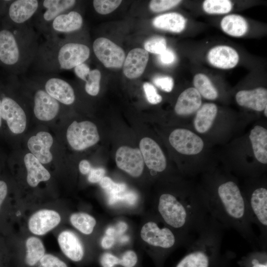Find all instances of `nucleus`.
Masks as SVG:
<instances>
[{
	"label": "nucleus",
	"mask_w": 267,
	"mask_h": 267,
	"mask_svg": "<svg viewBox=\"0 0 267 267\" xmlns=\"http://www.w3.org/2000/svg\"><path fill=\"white\" fill-rule=\"evenodd\" d=\"M206 194L209 213L226 229L237 232L250 245L258 246L243 192L232 178L215 175L206 178Z\"/></svg>",
	"instance_id": "obj_1"
},
{
	"label": "nucleus",
	"mask_w": 267,
	"mask_h": 267,
	"mask_svg": "<svg viewBox=\"0 0 267 267\" xmlns=\"http://www.w3.org/2000/svg\"><path fill=\"white\" fill-rule=\"evenodd\" d=\"M178 196L164 193L159 196L157 210L163 221L173 229L196 236L203 228L210 216L203 188L190 183L183 187Z\"/></svg>",
	"instance_id": "obj_2"
},
{
	"label": "nucleus",
	"mask_w": 267,
	"mask_h": 267,
	"mask_svg": "<svg viewBox=\"0 0 267 267\" xmlns=\"http://www.w3.org/2000/svg\"><path fill=\"white\" fill-rule=\"evenodd\" d=\"M0 30V62L14 74H22L35 59L39 44L29 23Z\"/></svg>",
	"instance_id": "obj_3"
},
{
	"label": "nucleus",
	"mask_w": 267,
	"mask_h": 267,
	"mask_svg": "<svg viewBox=\"0 0 267 267\" xmlns=\"http://www.w3.org/2000/svg\"><path fill=\"white\" fill-rule=\"evenodd\" d=\"M90 53V48L87 44L69 41L67 37L49 35L39 45L34 63L38 70L52 74L70 70L85 62Z\"/></svg>",
	"instance_id": "obj_4"
},
{
	"label": "nucleus",
	"mask_w": 267,
	"mask_h": 267,
	"mask_svg": "<svg viewBox=\"0 0 267 267\" xmlns=\"http://www.w3.org/2000/svg\"><path fill=\"white\" fill-rule=\"evenodd\" d=\"M250 184L243 194L252 223L259 230L258 246L265 250L267 246V188L264 182H255Z\"/></svg>",
	"instance_id": "obj_5"
},
{
	"label": "nucleus",
	"mask_w": 267,
	"mask_h": 267,
	"mask_svg": "<svg viewBox=\"0 0 267 267\" xmlns=\"http://www.w3.org/2000/svg\"><path fill=\"white\" fill-rule=\"evenodd\" d=\"M170 227H160L154 222H149L141 228V238L151 246L167 250L173 248L179 243L187 246L195 236L178 235Z\"/></svg>",
	"instance_id": "obj_6"
},
{
	"label": "nucleus",
	"mask_w": 267,
	"mask_h": 267,
	"mask_svg": "<svg viewBox=\"0 0 267 267\" xmlns=\"http://www.w3.org/2000/svg\"><path fill=\"white\" fill-rule=\"evenodd\" d=\"M66 137L70 146L77 151L91 147L99 140L96 125L89 121L73 122L67 129Z\"/></svg>",
	"instance_id": "obj_7"
},
{
	"label": "nucleus",
	"mask_w": 267,
	"mask_h": 267,
	"mask_svg": "<svg viewBox=\"0 0 267 267\" xmlns=\"http://www.w3.org/2000/svg\"><path fill=\"white\" fill-rule=\"evenodd\" d=\"M76 2L75 0H40V6L35 15L36 27L46 36L53 20L72 8Z\"/></svg>",
	"instance_id": "obj_8"
},
{
	"label": "nucleus",
	"mask_w": 267,
	"mask_h": 267,
	"mask_svg": "<svg viewBox=\"0 0 267 267\" xmlns=\"http://www.w3.org/2000/svg\"><path fill=\"white\" fill-rule=\"evenodd\" d=\"M93 52L97 59L107 68H120L125 59V53L120 46L110 40L100 37L92 44Z\"/></svg>",
	"instance_id": "obj_9"
},
{
	"label": "nucleus",
	"mask_w": 267,
	"mask_h": 267,
	"mask_svg": "<svg viewBox=\"0 0 267 267\" xmlns=\"http://www.w3.org/2000/svg\"><path fill=\"white\" fill-rule=\"evenodd\" d=\"M171 145L178 152L186 155H194L201 152L204 147L202 139L190 130L177 129L170 134Z\"/></svg>",
	"instance_id": "obj_10"
},
{
	"label": "nucleus",
	"mask_w": 267,
	"mask_h": 267,
	"mask_svg": "<svg viewBox=\"0 0 267 267\" xmlns=\"http://www.w3.org/2000/svg\"><path fill=\"white\" fill-rule=\"evenodd\" d=\"M115 161L117 167L133 177L142 173L144 162L138 148L122 146L116 151Z\"/></svg>",
	"instance_id": "obj_11"
},
{
	"label": "nucleus",
	"mask_w": 267,
	"mask_h": 267,
	"mask_svg": "<svg viewBox=\"0 0 267 267\" xmlns=\"http://www.w3.org/2000/svg\"><path fill=\"white\" fill-rule=\"evenodd\" d=\"M1 118L6 121L11 132L15 134L22 133L27 124L26 115L18 102L9 96L1 99Z\"/></svg>",
	"instance_id": "obj_12"
},
{
	"label": "nucleus",
	"mask_w": 267,
	"mask_h": 267,
	"mask_svg": "<svg viewBox=\"0 0 267 267\" xmlns=\"http://www.w3.org/2000/svg\"><path fill=\"white\" fill-rule=\"evenodd\" d=\"M40 76L43 78L44 89L52 97L67 105L74 102V90L68 82L52 74Z\"/></svg>",
	"instance_id": "obj_13"
},
{
	"label": "nucleus",
	"mask_w": 267,
	"mask_h": 267,
	"mask_svg": "<svg viewBox=\"0 0 267 267\" xmlns=\"http://www.w3.org/2000/svg\"><path fill=\"white\" fill-rule=\"evenodd\" d=\"M139 150L144 162L148 169L162 172L167 167L165 156L158 144L153 139L145 137L140 141Z\"/></svg>",
	"instance_id": "obj_14"
},
{
	"label": "nucleus",
	"mask_w": 267,
	"mask_h": 267,
	"mask_svg": "<svg viewBox=\"0 0 267 267\" xmlns=\"http://www.w3.org/2000/svg\"><path fill=\"white\" fill-rule=\"evenodd\" d=\"M33 111L39 120L48 121L58 114L59 102L49 95L44 89H38L35 91L34 98Z\"/></svg>",
	"instance_id": "obj_15"
},
{
	"label": "nucleus",
	"mask_w": 267,
	"mask_h": 267,
	"mask_svg": "<svg viewBox=\"0 0 267 267\" xmlns=\"http://www.w3.org/2000/svg\"><path fill=\"white\" fill-rule=\"evenodd\" d=\"M83 19L78 12L70 10L57 16L51 22L46 36L68 35L79 30L82 27Z\"/></svg>",
	"instance_id": "obj_16"
},
{
	"label": "nucleus",
	"mask_w": 267,
	"mask_h": 267,
	"mask_svg": "<svg viewBox=\"0 0 267 267\" xmlns=\"http://www.w3.org/2000/svg\"><path fill=\"white\" fill-rule=\"evenodd\" d=\"M207 59L212 66L221 69H230L238 63L239 56L233 47L218 45L211 48L207 53Z\"/></svg>",
	"instance_id": "obj_17"
},
{
	"label": "nucleus",
	"mask_w": 267,
	"mask_h": 267,
	"mask_svg": "<svg viewBox=\"0 0 267 267\" xmlns=\"http://www.w3.org/2000/svg\"><path fill=\"white\" fill-rule=\"evenodd\" d=\"M40 0H15L10 2L8 16L12 24L20 25L27 23L36 14Z\"/></svg>",
	"instance_id": "obj_18"
},
{
	"label": "nucleus",
	"mask_w": 267,
	"mask_h": 267,
	"mask_svg": "<svg viewBox=\"0 0 267 267\" xmlns=\"http://www.w3.org/2000/svg\"><path fill=\"white\" fill-rule=\"evenodd\" d=\"M61 217L56 211L44 209L34 213L29 219V229L33 234L42 235L56 227Z\"/></svg>",
	"instance_id": "obj_19"
},
{
	"label": "nucleus",
	"mask_w": 267,
	"mask_h": 267,
	"mask_svg": "<svg viewBox=\"0 0 267 267\" xmlns=\"http://www.w3.org/2000/svg\"><path fill=\"white\" fill-rule=\"evenodd\" d=\"M53 142V137L49 133L40 132L29 139L27 145L31 153L42 164H47L52 160L50 148Z\"/></svg>",
	"instance_id": "obj_20"
},
{
	"label": "nucleus",
	"mask_w": 267,
	"mask_h": 267,
	"mask_svg": "<svg viewBox=\"0 0 267 267\" xmlns=\"http://www.w3.org/2000/svg\"><path fill=\"white\" fill-rule=\"evenodd\" d=\"M149 59V53L144 49L135 48L128 53L123 63V73L129 79L139 77L144 72Z\"/></svg>",
	"instance_id": "obj_21"
},
{
	"label": "nucleus",
	"mask_w": 267,
	"mask_h": 267,
	"mask_svg": "<svg viewBox=\"0 0 267 267\" xmlns=\"http://www.w3.org/2000/svg\"><path fill=\"white\" fill-rule=\"evenodd\" d=\"M235 100L240 106L255 111H263L267 106V89L258 87L252 89L241 90L236 93Z\"/></svg>",
	"instance_id": "obj_22"
},
{
	"label": "nucleus",
	"mask_w": 267,
	"mask_h": 267,
	"mask_svg": "<svg viewBox=\"0 0 267 267\" xmlns=\"http://www.w3.org/2000/svg\"><path fill=\"white\" fill-rule=\"evenodd\" d=\"M201 105V96L194 87H190L179 94L174 110L178 115L187 116L196 112Z\"/></svg>",
	"instance_id": "obj_23"
},
{
	"label": "nucleus",
	"mask_w": 267,
	"mask_h": 267,
	"mask_svg": "<svg viewBox=\"0 0 267 267\" xmlns=\"http://www.w3.org/2000/svg\"><path fill=\"white\" fill-rule=\"evenodd\" d=\"M58 242L63 253L70 260L78 262L83 259L84 251L82 244L74 232L62 231L58 235Z\"/></svg>",
	"instance_id": "obj_24"
},
{
	"label": "nucleus",
	"mask_w": 267,
	"mask_h": 267,
	"mask_svg": "<svg viewBox=\"0 0 267 267\" xmlns=\"http://www.w3.org/2000/svg\"><path fill=\"white\" fill-rule=\"evenodd\" d=\"M24 162L27 171V181L30 186L36 187L50 178L49 172L32 153L25 155Z\"/></svg>",
	"instance_id": "obj_25"
},
{
	"label": "nucleus",
	"mask_w": 267,
	"mask_h": 267,
	"mask_svg": "<svg viewBox=\"0 0 267 267\" xmlns=\"http://www.w3.org/2000/svg\"><path fill=\"white\" fill-rule=\"evenodd\" d=\"M254 156L260 163L267 164V130L256 125L251 130L249 136Z\"/></svg>",
	"instance_id": "obj_26"
},
{
	"label": "nucleus",
	"mask_w": 267,
	"mask_h": 267,
	"mask_svg": "<svg viewBox=\"0 0 267 267\" xmlns=\"http://www.w3.org/2000/svg\"><path fill=\"white\" fill-rule=\"evenodd\" d=\"M186 23L185 18L177 12L159 15L152 21V24L155 28L176 33L182 32L186 27Z\"/></svg>",
	"instance_id": "obj_27"
},
{
	"label": "nucleus",
	"mask_w": 267,
	"mask_h": 267,
	"mask_svg": "<svg viewBox=\"0 0 267 267\" xmlns=\"http://www.w3.org/2000/svg\"><path fill=\"white\" fill-rule=\"evenodd\" d=\"M218 114V107L214 103H206L197 111L193 121L195 130L204 134L211 128Z\"/></svg>",
	"instance_id": "obj_28"
},
{
	"label": "nucleus",
	"mask_w": 267,
	"mask_h": 267,
	"mask_svg": "<svg viewBox=\"0 0 267 267\" xmlns=\"http://www.w3.org/2000/svg\"><path fill=\"white\" fill-rule=\"evenodd\" d=\"M222 31L226 34L233 37H241L248 31L249 25L242 16L230 14L222 18L220 23Z\"/></svg>",
	"instance_id": "obj_29"
},
{
	"label": "nucleus",
	"mask_w": 267,
	"mask_h": 267,
	"mask_svg": "<svg viewBox=\"0 0 267 267\" xmlns=\"http://www.w3.org/2000/svg\"><path fill=\"white\" fill-rule=\"evenodd\" d=\"M193 84L201 97L210 100H215L218 97V91L206 75L200 73L195 75Z\"/></svg>",
	"instance_id": "obj_30"
},
{
	"label": "nucleus",
	"mask_w": 267,
	"mask_h": 267,
	"mask_svg": "<svg viewBox=\"0 0 267 267\" xmlns=\"http://www.w3.org/2000/svg\"><path fill=\"white\" fill-rule=\"evenodd\" d=\"M26 246L27 253L25 262L28 265L33 266L44 255V247L39 238L34 236L27 239Z\"/></svg>",
	"instance_id": "obj_31"
},
{
	"label": "nucleus",
	"mask_w": 267,
	"mask_h": 267,
	"mask_svg": "<svg viewBox=\"0 0 267 267\" xmlns=\"http://www.w3.org/2000/svg\"><path fill=\"white\" fill-rule=\"evenodd\" d=\"M70 221L73 226L85 234H91L96 224L93 217L82 212L73 214L70 217Z\"/></svg>",
	"instance_id": "obj_32"
},
{
	"label": "nucleus",
	"mask_w": 267,
	"mask_h": 267,
	"mask_svg": "<svg viewBox=\"0 0 267 267\" xmlns=\"http://www.w3.org/2000/svg\"><path fill=\"white\" fill-rule=\"evenodd\" d=\"M232 8L233 3L229 0H206L202 3L203 10L209 14H227Z\"/></svg>",
	"instance_id": "obj_33"
},
{
	"label": "nucleus",
	"mask_w": 267,
	"mask_h": 267,
	"mask_svg": "<svg viewBox=\"0 0 267 267\" xmlns=\"http://www.w3.org/2000/svg\"><path fill=\"white\" fill-rule=\"evenodd\" d=\"M101 73L98 69L90 71L85 81V90L91 96L97 95L100 90Z\"/></svg>",
	"instance_id": "obj_34"
},
{
	"label": "nucleus",
	"mask_w": 267,
	"mask_h": 267,
	"mask_svg": "<svg viewBox=\"0 0 267 267\" xmlns=\"http://www.w3.org/2000/svg\"><path fill=\"white\" fill-rule=\"evenodd\" d=\"M144 47L148 52L159 55L167 48L166 40L161 36L151 37L145 41Z\"/></svg>",
	"instance_id": "obj_35"
},
{
	"label": "nucleus",
	"mask_w": 267,
	"mask_h": 267,
	"mask_svg": "<svg viewBox=\"0 0 267 267\" xmlns=\"http://www.w3.org/2000/svg\"><path fill=\"white\" fill-rule=\"evenodd\" d=\"M121 2V0H94L93 5L97 13L105 15L115 10Z\"/></svg>",
	"instance_id": "obj_36"
},
{
	"label": "nucleus",
	"mask_w": 267,
	"mask_h": 267,
	"mask_svg": "<svg viewBox=\"0 0 267 267\" xmlns=\"http://www.w3.org/2000/svg\"><path fill=\"white\" fill-rule=\"evenodd\" d=\"M100 186L106 190L109 195L116 194L126 189L127 186L125 183H116L110 178L104 177L99 182Z\"/></svg>",
	"instance_id": "obj_37"
},
{
	"label": "nucleus",
	"mask_w": 267,
	"mask_h": 267,
	"mask_svg": "<svg viewBox=\"0 0 267 267\" xmlns=\"http://www.w3.org/2000/svg\"><path fill=\"white\" fill-rule=\"evenodd\" d=\"M180 0H152L149 3V8L154 12H160L171 9L181 2Z\"/></svg>",
	"instance_id": "obj_38"
},
{
	"label": "nucleus",
	"mask_w": 267,
	"mask_h": 267,
	"mask_svg": "<svg viewBox=\"0 0 267 267\" xmlns=\"http://www.w3.org/2000/svg\"><path fill=\"white\" fill-rule=\"evenodd\" d=\"M122 192L109 195L108 203L110 205H113L118 202H124L129 205H133L135 204L137 200L136 194L131 191Z\"/></svg>",
	"instance_id": "obj_39"
},
{
	"label": "nucleus",
	"mask_w": 267,
	"mask_h": 267,
	"mask_svg": "<svg viewBox=\"0 0 267 267\" xmlns=\"http://www.w3.org/2000/svg\"><path fill=\"white\" fill-rule=\"evenodd\" d=\"M153 82L159 89L167 92H171L174 86V79L168 76H156L153 78Z\"/></svg>",
	"instance_id": "obj_40"
},
{
	"label": "nucleus",
	"mask_w": 267,
	"mask_h": 267,
	"mask_svg": "<svg viewBox=\"0 0 267 267\" xmlns=\"http://www.w3.org/2000/svg\"><path fill=\"white\" fill-rule=\"evenodd\" d=\"M143 88L147 100L152 104H157L162 100V97L157 91L155 87L148 82H145Z\"/></svg>",
	"instance_id": "obj_41"
},
{
	"label": "nucleus",
	"mask_w": 267,
	"mask_h": 267,
	"mask_svg": "<svg viewBox=\"0 0 267 267\" xmlns=\"http://www.w3.org/2000/svg\"><path fill=\"white\" fill-rule=\"evenodd\" d=\"M265 250L261 251L253 252L248 257L250 262V267H267L266 259L263 260V258L266 257Z\"/></svg>",
	"instance_id": "obj_42"
},
{
	"label": "nucleus",
	"mask_w": 267,
	"mask_h": 267,
	"mask_svg": "<svg viewBox=\"0 0 267 267\" xmlns=\"http://www.w3.org/2000/svg\"><path fill=\"white\" fill-rule=\"evenodd\" d=\"M40 262L43 267H67L64 262L51 254H44Z\"/></svg>",
	"instance_id": "obj_43"
},
{
	"label": "nucleus",
	"mask_w": 267,
	"mask_h": 267,
	"mask_svg": "<svg viewBox=\"0 0 267 267\" xmlns=\"http://www.w3.org/2000/svg\"><path fill=\"white\" fill-rule=\"evenodd\" d=\"M177 57L174 51L171 49L167 48L162 53L158 55L159 62L165 66L173 64L176 61Z\"/></svg>",
	"instance_id": "obj_44"
},
{
	"label": "nucleus",
	"mask_w": 267,
	"mask_h": 267,
	"mask_svg": "<svg viewBox=\"0 0 267 267\" xmlns=\"http://www.w3.org/2000/svg\"><path fill=\"white\" fill-rule=\"evenodd\" d=\"M100 264L102 267H114L118 265L122 266V261L111 253H105L101 257Z\"/></svg>",
	"instance_id": "obj_45"
},
{
	"label": "nucleus",
	"mask_w": 267,
	"mask_h": 267,
	"mask_svg": "<svg viewBox=\"0 0 267 267\" xmlns=\"http://www.w3.org/2000/svg\"><path fill=\"white\" fill-rule=\"evenodd\" d=\"M122 266L123 267H134L137 263V257L135 253L132 250L125 252L121 258Z\"/></svg>",
	"instance_id": "obj_46"
},
{
	"label": "nucleus",
	"mask_w": 267,
	"mask_h": 267,
	"mask_svg": "<svg viewBox=\"0 0 267 267\" xmlns=\"http://www.w3.org/2000/svg\"><path fill=\"white\" fill-rule=\"evenodd\" d=\"M105 170L102 168H91L88 176V180L91 183L99 182L104 177Z\"/></svg>",
	"instance_id": "obj_47"
},
{
	"label": "nucleus",
	"mask_w": 267,
	"mask_h": 267,
	"mask_svg": "<svg viewBox=\"0 0 267 267\" xmlns=\"http://www.w3.org/2000/svg\"><path fill=\"white\" fill-rule=\"evenodd\" d=\"M74 70L76 76L85 82L90 71L89 66L85 62L75 67Z\"/></svg>",
	"instance_id": "obj_48"
},
{
	"label": "nucleus",
	"mask_w": 267,
	"mask_h": 267,
	"mask_svg": "<svg viewBox=\"0 0 267 267\" xmlns=\"http://www.w3.org/2000/svg\"><path fill=\"white\" fill-rule=\"evenodd\" d=\"M114 237L111 235L105 234L102 238L101 241V245L104 249H109L114 244Z\"/></svg>",
	"instance_id": "obj_49"
},
{
	"label": "nucleus",
	"mask_w": 267,
	"mask_h": 267,
	"mask_svg": "<svg viewBox=\"0 0 267 267\" xmlns=\"http://www.w3.org/2000/svg\"><path fill=\"white\" fill-rule=\"evenodd\" d=\"M8 193V187L6 183L3 180H0V208L5 200Z\"/></svg>",
	"instance_id": "obj_50"
},
{
	"label": "nucleus",
	"mask_w": 267,
	"mask_h": 267,
	"mask_svg": "<svg viewBox=\"0 0 267 267\" xmlns=\"http://www.w3.org/2000/svg\"><path fill=\"white\" fill-rule=\"evenodd\" d=\"M80 172L83 175H86L89 173L91 169L90 163L87 160H82L79 165Z\"/></svg>",
	"instance_id": "obj_51"
},
{
	"label": "nucleus",
	"mask_w": 267,
	"mask_h": 267,
	"mask_svg": "<svg viewBox=\"0 0 267 267\" xmlns=\"http://www.w3.org/2000/svg\"><path fill=\"white\" fill-rule=\"evenodd\" d=\"M114 228L115 235H121L126 231L128 225L127 223L124 222H119Z\"/></svg>",
	"instance_id": "obj_52"
},
{
	"label": "nucleus",
	"mask_w": 267,
	"mask_h": 267,
	"mask_svg": "<svg viewBox=\"0 0 267 267\" xmlns=\"http://www.w3.org/2000/svg\"><path fill=\"white\" fill-rule=\"evenodd\" d=\"M1 110V99H0V128L1 125V119H2Z\"/></svg>",
	"instance_id": "obj_53"
},
{
	"label": "nucleus",
	"mask_w": 267,
	"mask_h": 267,
	"mask_svg": "<svg viewBox=\"0 0 267 267\" xmlns=\"http://www.w3.org/2000/svg\"><path fill=\"white\" fill-rule=\"evenodd\" d=\"M267 106H266L265 107V108L264 109V110H263L264 111V115L266 117H267Z\"/></svg>",
	"instance_id": "obj_54"
}]
</instances>
